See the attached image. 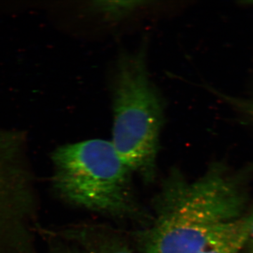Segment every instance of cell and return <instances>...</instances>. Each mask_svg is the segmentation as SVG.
Here are the masks:
<instances>
[{
  "label": "cell",
  "instance_id": "cell-1",
  "mask_svg": "<svg viewBox=\"0 0 253 253\" xmlns=\"http://www.w3.org/2000/svg\"><path fill=\"white\" fill-rule=\"evenodd\" d=\"M241 178L213 166L193 181L174 169L154 203L151 225L136 235L141 253H197L245 215Z\"/></svg>",
  "mask_w": 253,
  "mask_h": 253
},
{
  "label": "cell",
  "instance_id": "cell-2",
  "mask_svg": "<svg viewBox=\"0 0 253 253\" xmlns=\"http://www.w3.org/2000/svg\"><path fill=\"white\" fill-rule=\"evenodd\" d=\"M146 51L123 53L113 81V127L111 141L131 172L147 181L156 170L159 136L164 120L162 97L150 79Z\"/></svg>",
  "mask_w": 253,
  "mask_h": 253
},
{
  "label": "cell",
  "instance_id": "cell-3",
  "mask_svg": "<svg viewBox=\"0 0 253 253\" xmlns=\"http://www.w3.org/2000/svg\"><path fill=\"white\" fill-rule=\"evenodd\" d=\"M54 184L80 207L117 217L138 212L131 171L111 141L91 139L58 148L52 156Z\"/></svg>",
  "mask_w": 253,
  "mask_h": 253
},
{
  "label": "cell",
  "instance_id": "cell-4",
  "mask_svg": "<svg viewBox=\"0 0 253 253\" xmlns=\"http://www.w3.org/2000/svg\"><path fill=\"white\" fill-rule=\"evenodd\" d=\"M253 225V212L231 224L197 253H239L249 242Z\"/></svg>",
  "mask_w": 253,
  "mask_h": 253
},
{
  "label": "cell",
  "instance_id": "cell-5",
  "mask_svg": "<svg viewBox=\"0 0 253 253\" xmlns=\"http://www.w3.org/2000/svg\"><path fill=\"white\" fill-rule=\"evenodd\" d=\"M83 243L88 253H134L117 236L101 231H88Z\"/></svg>",
  "mask_w": 253,
  "mask_h": 253
},
{
  "label": "cell",
  "instance_id": "cell-6",
  "mask_svg": "<svg viewBox=\"0 0 253 253\" xmlns=\"http://www.w3.org/2000/svg\"><path fill=\"white\" fill-rule=\"evenodd\" d=\"M146 1H96L91 5L93 11L110 19H120L141 6Z\"/></svg>",
  "mask_w": 253,
  "mask_h": 253
},
{
  "label": "cell",
  "instance_id": "cell-7",
  "mask_svg": "<svg viewBox=\"0 0 253 253\" xmlns=\"http://www.w3.org/2000/svg\"><path fill=\"white\" fill-rule=\"evenodd\" d=\"M226 104L241 113L245 118L253 125V98L234 97L229 95L218 93Z\"/></svg>",
  "mask_w": 253,
  "mask_h": 253
},
{
  "label": "cell",
  "instance_id": "cell-8",
  "mask_svg": "<svg viewBox=\"0 0 253 253\" xmlns=\"http://www.w3.org/2000/svg\"><path fill=\"white\" fill-rule=\"evenodd\" d=\"M249 242H250V244H251V248H252L253 253V225L252 229H251V234H250Z\"/></svg>",
  "mask_w": 253,
  "mask_h": 253
}]
</instances>
